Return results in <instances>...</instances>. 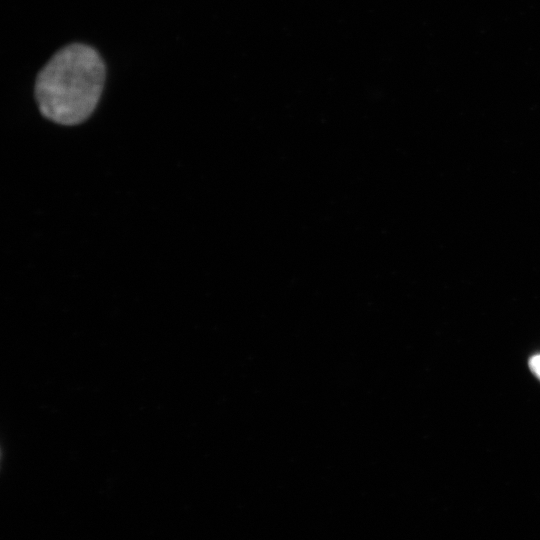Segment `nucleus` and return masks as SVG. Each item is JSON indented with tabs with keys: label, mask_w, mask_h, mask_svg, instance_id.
Listing matches in <instances>:
<instances>
[{
	"label": "nucleus",
	"mask_w": 540,
	"mask_h": 540,
	"mask_svg": "<svg viewBox=\"0 0 540 540\" xmlns=\"http://www.w3.org/2000/svg\"><path fill=\"white\" fill-rule=\"evenodd\" d=\"M104 79V63L93 48L71 44L60 49L36 78L41 114L60 125L82 123L97 106Z\"/></svg>",
	"instance_id": "f257e3e1"
},
{
	"label": "nucleus",
	"mask_w": 540,
	"mask_h": 540,
	"mask_svg": "<svg viewBox=\"0 0 540 540\" xmlns=\"http://www.w3.org/2000/svg\"><path fill=\"white\" fill-rule=\"evenodd\" d=\"M529 366L532 372L540 379V354L530 358Z\"/></svg>",
	"instance_id": "f03ea898"
}]
</instances>
